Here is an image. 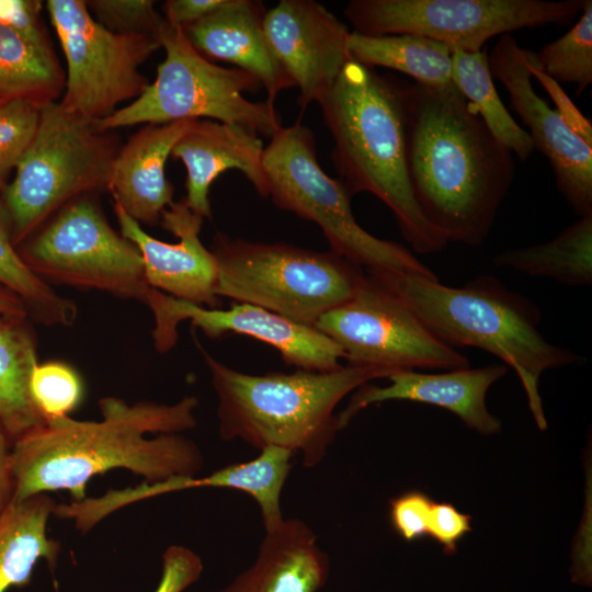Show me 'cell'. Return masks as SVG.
Instances as JSON below:
<instances>
[{"label": "cell", "instance_id": "29", "mask_svg": "<svg viewBox=\"0 0 592 592\" xmlns=\"http://www.w3.org/2000/svg\"><path fill=\"white\" fill-rule=\"evenodd\" d=\"M64 87L55 55H46L0 23V102L24 100L42 107Z\"/></svg>", "mask_w": 592, "mask_h": 592}, {"label": "cell", "instance_id": "17", "mask_svg": "<svg viewBox=\"0 0 592 592\" xmlns=\"http://www.w3.org/2000/svg\"><path fill=\"white\" fill-rule=\"evenodd\" d=\"M121 235L139 251L150 287L206 308H218L217 263L200 239L203 217L189 208L184 200L173 202L161 214V226L179 241L167 243L149 236L117 204H114Z\"/></svg>", "mask_w": 592, "mask_h": 592}, {"label": "cell", "instance_id": "22", "mask_svg": "<svg viewBox=\"0 0 592 592\" xmlns=\"http://www.w3.org/2000/svg\"><path fill=\"white\" fill-rule=\"evenodd\" d=\"M193 122L149 124L116 153L107 189L114 204L137 223L159 224L162 212L173 203L174 189L166 177V163Z\"/></svg>", "mask_w": 592, "mask_h": 592}, {"label": "cell", "instance_id": "12", "mask_svg": "<svg viewBox=\"0 0 592 592\" xmlns=\"http://www.w3.org/2000/svg\"><path fill=\"white\" fill-rule=\"evenodd\" d=\"M46 7L67 60L65 109L95 122L144 92L149 82L138 67L161 47L159 36L112 32L86 1L49 0Z\"/></svg>", "mask_w": 592, "mask_h": 592}, {"label": "cell", "instance_id": "7", "mask_svg": "<svg viewBox=\"0 0 592 592\" xmlns=\"http://www.w3.org/2000/svg\"><path fill=\"white\" fill-rule=\"evenodd\" d=\"M94 122L60 103L41 107L35 136L1 191L0 201L16 247L73 200L109 187L114 155Z\"/></svg>", "mask_w": 592, "mask_h": 592}, {"label": "cell", "instance_id": "16", "mask_svg": "<svg viewBox=\"0 0 592 592\" xmlns=\"http://www.w3.org/2000/svg\"><path fill=\"white\" fill-rule=\"evenodd\" d=\"M263 24L273 53L299 90L301 111L319 103L351 60V31L314 0H281L265 12Z\"/></svg>", "mask_w": 592, "mask_h": 592}, {"label": "cell", "instance_id": "6", "mask_svg": "<svg viewBox=\"0 0 592 592\" xmlns=\"http://www.w3.org/2000/svg\"><path fill=\"white\" fill-rule=\"evenodd\" d=\"M216 295L262 307L295 322L315 326L350 300L366 278L362 266L333 251L287 243L234 239L217 234Z\"/></svg>", "mask_w": 592, "mask_h": 592}, {"label": "cell", "instance_id": "39", "mask_svg": "<svg viewBox=\"0 0 592 592\" xmlns=\"http://www.w3.org/2000/svg\"><path fill=\"white\" fill-rule=\"evenodd\" d=\"M526 60L532 77L534 76L540 82L554 101L555 111L574 134L592 147V125L590 121L571 102L557 81L538 69L527 57Z\"/></svg>", "mask_w": 592, "mask_h": 592}, {"label": "cell", "instance_id": "41", "mask_svg": "<svg viewBox=\"0 0 592 592\" xmlns=\"http://www.w3.org/2000/svg\"><path fill=\"white\" fill-rule=\"evenodd\" d=\"M12 440L0 422V514L13 498V478L10 468Z\"/></svg>", "mask_w": 592, "mask_h": 592}, {"label": "cell", "instance_id": "14", "mask_svg": "<svg viewBox=\"0 0 592 592\" xmlns=\"http://www.w3.org/2000/svg\"><path fill=\"white\" fill-rule=\"evenodd\" d=\"M145 305L153 315L152 340L161 353L174 346L179 322L189 319L210 339L234 332L264 342L297 369L328 372L342 366V350L326 334L259 306L238 303L229 309L206 308L156 288H151Z\"/></svg>", "mask_w": 592, "mask_h": 592}, {"label": "cell", "instance_id": "27", "mask_svg": "<svg viewBox=\"0 0 592 592\" xmlns=\"http://www.w3.org/2000/svg\"><path fill=\"white\" fill-rule=\"evenodd\" d=\"M493 264L569 286L592 284V215L580 217L554 239L498 253Z\"/></svg>", "mask_w": 592, "mask_h": 592}, {"label": "cell", "instance_id": "40", "mask_svg": "<svg viewBox=\"0 0 592 592\" xmlns=\"http://www.w3.org/2000/svg\"><path fill=\"white\" fill-rule=\"evenodd\" d=\"M228 0H168L164 20L172 26L184 29L227 3Z\"/></svg>", "mask_w": 592, "mask_h": 592}, {"label": "cell", "instance_id": "37", "mask_svg": "<svg viewBox=\"0 0 592 592\" xmlns=\"http://www.w3.org/2000/svg\"><path fill=\"white\" fill-rule=\"evenodd\" d=\"M200 555L183 545H170L162 554L161 576L153 592H184L202 576Z\"/></svg>", "mask_w": 592, "mask_h": 592}, {"label": "cell", "instance_id": "28", "mask_svg": "<svg viewBox=\"0 0 592 592\" xmlns=\"http://www.w3.org/2000/svg\"><path fill=\"white\" fill-rule=\"evenodd\" d=\"M452 81L493 136L525 161L534 151L527 132L511 116L494 87L486 49L452 53Z\"/></svg>", "mask_w": 592, "mask_h": 592}, {"label": "cell", "instance_id": "11", "mask_svg": "<svg viewBox=\"0 0 592 592\" xmlns=\"http://www.w3.org/2000/svg\"><path fill=\"white\" fill-rule=\"evenodd\" d=\"M22 244V259L47 284L99 289L144 304L152 288L138 249L109 225L89 195L68 203Z\"/></svg>", "mask_w": 592, "mask_h": 592}, {"label": "cell", "instance_id": "15", "mask_svg": "<svg viewBox=\"0 0 592 592\" xmlns=\"http://www.w3.org/2000/svg\"><path fill=\"white\" fill-rule=\"evenodd\" d=\"M488 62L492 77L503 84L513 110L527 126L534 149L548 159L558 191L580 217L592 215V147L536 93L525 49L514 36L501 35Z\"/></svg>", "mask_w": 592, "mask_h": 592}, {"label": "cell", "instance_id": "42", "mask_svg": "<svg viewBox=\"0 0 592 592\" xmlns=\"http://www.w3.org/2000/svg\"><path fill=\"white\" fill-rule=\"evenodd\" d=\"M0 314L29 317L22 300L2 286H0Z\"/></svg>", "mask_w": 592, "mask_h": 592}, {"label": "cell", "instance_id": "26", "mask_svg": "<svg viewBox=\"0 0 592 592\" xmlns=\"http://www.w3.org/2000/svg\"><path fill=\"white\" fill-rule=\"evenodd\" d=\"M348 49L352 60L400 71L415 83L431 88L453 84V49L441 42L414 34L372 36L351 31Z\"/></svg>", "mask_w": 592, "mask_h": 592}, {"label": "cell", "instance_id": "4", "mask_svg": "<svg viewBox=\"0 0 592 592\" xmlns=\"http://www.w3.org/2000/svg\"><path fill=\"white\" fill-rule=\"evenodd\" d=\"M367 275L400 299L443 343L483 350L517 375L536 425L547 420L539 378L548 369L581 364L584 357L550 343L538 329L540 311L527 297L491 275L477 276L460 287L439 278L397 271L366 270Z\"/></svg>", "mask_w": 592, "mask_h": 592}, {"label": "cell", "instance_id": "33", "mask_svg": "<svg viewBox=\"0 0 592 592\" xmlns=\"http://www.w3.org/2000/svg\"><path fill=\"white\" fill-rule=\"evenodd\" d=\"M41 107L24 100L0 105V191L16 169L37 130Z\"/></svg>", "mask_w": 592, "mask_h": 592}, {"label": "cell", "instance_id": "31", "mask_svg": "<svg viewBox=\"0 0 592 592\" xmlns=\"http://www.w3.org/2000/svg\"><path fill=\"white\" fill-rule=\"evenodd\" d=\"M526 57L557 82L573 83L582 93L592 83V1L584 0L577 23L562 36Z\"/></svg>", "mask_w": 592, "mask_h": 592}, {"label": "cell", "instance_id": "30", "mask_svg": "<svg viewBox=\"0 0 592 592\" xmlns=\"http://www.w3.org/2000/svg\"><path fill=\"white\" fill-rule=\"evenodd\" d=\"M0 286L16 295L29 317L47 326H71L78 309L36 275L15 249L0 204Z\"/></svg>", "mask_w": 592, "mask_h": 592}, {"label": "cell", "instance_id": "38", "mask_svg": "<svg viewBox=\"0 0 592 592\" xmlns=\"http://www.w3.org/2000/svg\"><path fill=\"white\" fill-rule=\"evenodd\" d=\"M471 531V516L459 512L452 503L433 502L428 536L432 537L447 555L457 551L458 542Z\"/></svg>", "mask_w": 592, "mask_h": 592}, {"label": "cell", "instance_id": "32", "mask_svg": "<svg viewBox=\"0 0 592 592\" xmlns=\"http://www.w3.org/2000/svg\"><path fill=\"white\" fill-rule=\"evenodd\" d=\"M30 391L46 422L69 415L81 402L83 383L79 373L60 361L37 363L30 379Z\"/></svg>", "mask_w": 592, "mask_h": 592}, {"label": "cell", "instance_id": "23", "mask_svg": "<svg viewBox=\"0 0 592 592\" xmlns=\"http://www.w3.org/2000/svg\"><path fill=\"white\" fill-rule=\"evenodd\" d=\"M329 574V556L312 528L291 517L265 531L254 561L216 592H319Z\"/></svg>", "mask_w": 592, "mask_h": 592}, {"label": "cell", "instance_id": "18", "mask_svg": "<svg viewBox=\"0 0 592 592\" xmlns=\"http://www.w3.org/2000/svg\"><path fill=\"white\" fill-rule=\"evenodd\" d=\"M509 367L494 363L482 367H464L446 373L426 374L414 369H397L388 375L385 387L364 384L356 389L348 406L337 413L339 431L366 407L388 400H405L443 408L457 415L468 428L483 435L501 432L499 418L486 406L487 391L503 377Z\"/></svg>", "mask_w": 592, "mask_h": 592}, {"label": "cell", "instance_id": "21", "mask_svg": "<svg viewBox=\"0 0 592 592\" xmlns=\"http://www.w3.org/2000/svg\"><path fill=\"white\" fill-rule=\"evenodd\" d=\"M265 8L257 0H228L225 5L182 29L205 58L227 61L258 79L266 101L294 83L273 53L264 32Z\"/></svg>", "mask_w": 592, "mask_h": 592}, {"label": "cell", "instance_id": "10", "mask_svg": "<svg viewBox=\"0 0 592 592\" xmlns=\"http://www.w3.org/2000/svg\"><path fill=\"white\" fill-rule=\"evenodd\" d=\"M584 0H352L344 15L364 35L414 34L478 52L494 36L525 27L567 25Z\"/></svg>", "mask_w": 592, "mask_h": 592}, {"label": "cell", "instance_id": "9", "mask_svg": "<svg viewBox=\"0 0 592 592\" xmlns=\"http://www.w3.org/2000/svg\"><path fill=\"white\" fill-rule=\"evenodd\" d=\"M159 38L166 57L156 80L132 103L95 121L100 132L201 118L238 124L266 137L282 127L273 104L243 95L261 86L257 78L235 67L213 64L193 47L181 27L167 21Z\"/></svg>", "mask_w": 592, "mask_h": 592}, {"label": "cell", "instance_id": "43", "mask_svg": "<svg viewBox=\"0 0 592 592\" xmlns=\"http://www.w3.org/2000/svg\"><path fill=\"white\" fill-rule=\"evenodd\" d=\"M2 104V102H0V105Z\"/></svg>", "mask_w": 592, "mask_h": 592}, {"label": "cell", "instance_id": "1", "mask_svg": "<svg viewBox=\"0 0 592 592\" xmlns=\"http://www.w3.org/2000/svg\"><path fill=\"white\" fill-rule=\"evenodd\" d=\"M197 398L174 403L117 397L99 400L102 419L56 418L14 440L10 454L13 500L52 491H68L72 501L87 498L91 478L126 469L159 482L198 476L204 457L198 445L182 435L196 426Z\"/></svg>", "mask_w": 592, "mask_h": 592}, {"label": "cell", "instance_id": "8", "mask_svg": "<svg viewBox=\"0 0 592 592\" xmlns=\"http://www.w3.org/2000/svg\"><path fill=\"white\" fill-rule=\"evenodd\" d=\"M267 197L281 209L315 223L331 251L372 271H397L437 278L408 248L377 238L356 221L352 196L317 159L312 132L300 122L280 127L264 147Z\"/></svg>", "mask_w": 592, "mask_h": 592}, {"label": "cell", "instance_id": "19", "mask_svg": "<svg viewBox=\"0 0 592 592\" xmlns=\"http://www.w3.org/2000/svg\"><path fill=\"white\" fill-rule=\"evenodd\" d=\"M293 453L267 446L260 454L243 463L231 464L206 476L172 477L159 482H143L136 487L109 489L99 497L87 498L81 513L91 525H98L109 515L130 504L194 488H228L250 496L258 504L265 531L283 520L281 496L291 473Z\"/></svg>", "mask_w": 592, "mask_h": 592}, {"label": "cell", "instance_id": "35", "mask_svg": "<svg viewBox=\"0 0 592 592\" xmlns=\"http://www.w3.org/2000/svg\"><path fill=\"white\" fill-rule=\"evenodd\" d=\"M433 500L420 490H408L389 501V520L405 540L428 536V522Z\"/></svg>", "mask_w": 592, "mask_h": 592}, {"label": "cell", "instance_id": "24", "mask_svg": "<svg viewBox=\"0 0 592 592\" xmlns=\"http://www.w3.org/2000/svg\"><path fill=\"white\" fill-rule=\"evenodd\" d=\"M56 502L48 493L11 500L0 514V592L31 583L35 565L44 559L53 569L60 543L47 534Z\"/></svg>", "mask_w": 592, "mask_h": 592}, {"label": "cell", "instance_id": "25", "mask_svg": "<svg viewBox=\"0 0 592 592\" xmlns=\"http://www.w3.org/2000/svg\"><path fill=\"white\" fill-rule=\"evenodd\" d=\"M37 363L29 317L0 314V422L12 442L46 424L30 391Z\"/></svg>", "mask_w": 592, "mask_h": 592}, {"label": "cell", "instance_id": "13", "mask_svg": "<svg viewBox=\"0 0 592 592\" xmlns=\"http://www.w3.org/2000/svg\"><path fill=\"white\" fill-rule=\"evenodd\" d=\"M348 364L397 369H458L469 360L433 335L400 299L366 274L354 296L314 326Z\"/></svg>", "mask_w": 592, "mask_h": 592}, {"label": "cell", "instance_id": "2", "mask_svg": "<svg viewBox=\"0 0 592 592\" xmlns=\"http://www.w3.org/2000/svg\"><path fill=\"white\" fill-rule=\"evenodd\" d=\"M408 170L424 218L447 242L481 246L515 178L512 152L453 84L406 86Z\"/></svg>", "mask_w": 592, "mask_h": 592}, {"label": "cell", "instance_id": "36", "mask_svg": "<svg viewBox=\"0 0 592 592\" xmlns=\"http://www.w3.org/2000/svg\"><path fill=\"white\" fill-rule=\"evenodd\" d=\"M41 1L0 0V23L43 54L54 55L41 21Z\"/></svg>", "mask_w": 592, "mask_h": 592}, {"label": "cell", "instance_id": "3", "mask_svg": "<svg viewBox=\"0 0 592 592\" xmlns=\"http://www.w3.org/2000/svg\"><path fill=\"white\" fill-rule=\"evenodd\" d=\"M318 104L333 139V164L350 195L379 198L413 251H442L448 242L422 215L410 183L406 86L351 59Z\"/></svg>", "mask_w": 592, "mask_h": 592}, {"label": "cell", "instance_id": "5", "mask_svg": "<svg viewBox=\"0 0 592 592\" xmlns=\"http://www.w3.org/2000/svg\"><path fill=\"white\" fill-rule=\"evenodd\" d=\"M217 396L218 433L261 451L276 446L319 465L339 432L334 410L351 391L394 371L342 365L328 371L297 369L253 375L223 364L197 343Z\"/></svg>", "mask_w": 592, "mask_h": 592}, {"label": "cell", "instance_id": "20", "mask_svg": "<svg viewBox=\"0 0 592 592\" xmlns=\"http://www.w3.org/2000/svg\"><path fill=\"white\" fill-rule=\"evenodd\" d=\"M263 150L259 134L244 126L194 121L171 151L186 168L185 204L201 217L210 218V185L221 173L234 169L244 174L259 195L266 198Z\"/></svg>", "mask_w": 592, "mask_h": 592}, {"label": "cell", "instance_id": "34", "mask_svg": "<svg viewBox=\"0 0 592 592\" xmlns=\"http://www.w3.org/2000/svg\"><path fill=\"white\" fill-rule=\"evenodd\" d=\"M86 4L100 24L116 33L159 36L166 24L151 0H93Z\"/></svg>", "mask_w": 592, "mask_h": 592}]
</instances>
